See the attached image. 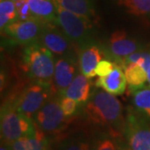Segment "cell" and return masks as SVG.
I'll use <instances>...</instances> for the list:
<instances>
[{
  "instance_id": "obj_1",
  "label": "cell",
  "mask_w": 150,
  "mask_h": 150,
  "mask_svg": "<svg viewBox=\"0 0 150 150\" xmlns=\"http://www.w3.org/2000/svg\"><path fill=\"white\" fill-rule=\"evenodd\" d=\"M82 109L90 123L107 129L115 138L123 135L125 117L122 103L115 95L97 88Z\"/></svg>"
},
{
  "instance_id": "obj_2",
  "label": "cell",
  "mask_w": 150,
  "mask_h": 150,
  "mask_svg": "<svg viewBox=\"0 0 150 150\" xmlns=\"http://www.w3.org/2000/svg\"><path fill=\"white\" fill-rule=\"evenodd\" d=\"M23 69L33 82L53 84L55 57L41 43L25 46L23 52Z\"/></svg>"
},
{
  "instance_id": "obj_3",
  "label": "cell",
  "mask_w": 150,
  "mask_h": 150,
  "mask_svg": "<svg viewBox=\"0 0 150 150\" xmlns=\"http://www.w3.org/2000/svg\"><path fill=\"white\" fill-rule=\"evenodd\" d=\"M56 4V3H55ZM55 24L64 32L67 38L79 48L94 38V22L59 7L57 4Z\"/></svg>"
},
{
  "instance_id": "obj_4",
  "label": "cell",
  "mask_w": 150,
  "mask_h": 150,
  "mask_svg": "<svg viewBox=\"0 0 150 150\" xmlns=\"http://www.w3.org/2000/svg\"><path fill=\"white\" fill-rule=\"evenodd\" d=\"M1 141L11 144L35 130L33 119L18 111L13 102H8L1 108Z\"/></svg>"
},
{
  "instance_id": "obj_5",
  "label": "cell",
  "mask_w": 150,
  "mask_h": 150,
  "mask_svg": "<svg viewBox=\"0 0 150 150\" xmlns=\"http://www.w3.org/2000/svg\"><path fill=\"white\" fill-rule=\"evenodd\" d=\"M56 93L51 83L32 82L13 101L18 111L33 119L35 113Z\"/></svg>"
},
{
  "instance_id": "obj_6",
  "label": "cell",
  "mask_w": 150,
  "mask_h": 150,
  "mask_svg": "<svg viewBox=\"0 0 150 150\" xmlns=\"http://www.w3.org/2000/svg\"><path fill=\"white\" fill-rule=\"evenodd\" d=\"M123 136L132 150H150V122L133 106L126 111Z\"/></svg>"
},
{
  "instance_id": "obj_7",
  "label": "cell",
  "mask_w": 150,
  "mask_h": 150,
  "mask_svg": "<svg viewBox=\"0 0 150 150\" xmlns=\"http://www.w3.org/2000/svg\"><path fill=\"white\" fill-rule=\"evenodd\" d=\"M33 123L45 134H57L67 125V117L60 106V96L55 93L33 118Z\"/></svg>"
},
{
  "instance_id": "obj_8",
  "label": "cell",
  "mask_w": 150,
  "mask_h": 150,
  "mask_svg": "<svg viewBox=\"0 0 150 150\" xmlns=\"http://www.w3.org/2000/svg\"><path fill=\"white\" fill-rule=\"evenodd\" d=\"M38 43L52 52L54 57H60L78 51V48L59 26L53 23H43Z\"/></svg>"
},
{
  "instance_id": "obj_9",
  "label": "cell",
  "mask_w": 150,
  "mask_h": 150,
  "mask_svg": "<svg viewBox=\"0 0 150 150\" xmlns=\"http://www.w3.org/2000/svg\"><path fill=\"white\" fill-rule=\"evenodd\" d=\"M43 23L37 18L18 19L8 24L2 31L13 42L27 46L38 43Z\"/></svg>"
},
{
  "instance_id": "obj_10",
  "label": "cell",
  "mask_w": 150,
  "mask_h": 150,
  "mask_svg": "<svg viewBox=\"0 0 150 150\" xmlns=\"http://www.w3.org/2000/svg\"><path fill=\"white\" fill-rule=\"evenodd\" d=\"M80 72L78 51L55 57L53 86L56 93L61 94Z\"/></svg>"
},
{
  "instance_id": "obj_11",
  "label": "cell",
  "mask_w": 150,
  "mask_h": 150,
  "mask_svg": "<svg viewBox=\"0 0 150 150\" xmlns=\"http://www.w3.org/2000/svg\"><path fill=\"white\" fill-rule=\"evenodd\" d=\"M78 57L80 72L88 79L96 76L97 64L103 59H111L107 47L93 40L78 48Z\"/></svg>"
},
{
  "instance_id": "obj_12",
  "label": "cell",
  "mask_w": 150,
  "mask_h": 150,
  "mask_svg": "<svg viewBox=\"0 0 150 150\" xmlns=\"http://www.w3.org/2000/svg\"><path fill=\"white\" fill-rule=\"evenodd\" d=\"M107 48L112 61L118 64L130 54L144 49L145 45L129 36L123 29H118L110 35Z\"/></svg>"
},
{
  "instance_id": "obj_13",
  "label": "cell",
  "mask_w": 150,
  "mask_h": 150,
  "mask_svg": "<svg viewBox=\"0 0 150 150\" xmlns=\"http://www.w3.org/2000/svg\"><path fill=\"white\" fill-rule=\"evenodd\" d=\"M94 85L111 94L119 96L124 93L128 83L122 67L118 64H115L112 72L106 76L98 77L94 83Z\"/></svg>"
},
{
  "instance_id": "obj_14",
  "label": "cell",
  "mask_w": 150,
  "mask_h": 150,
  "mask_svg": "<svg viewBox=\"0 0 150 150\" xmlns=\"http://www.w3.org/2000/svg\"><path fill=\"white\" fill-rule=\"evenodd\" d=\"M92 93V82L90 79L79 72L75 76L69 87L59 95L69 97L74 99L82 108L88 102Z\"/></svg>"
},
{
  "instance_id": "obj_15",
  "label": "cell",
  "mask_w": 150,
  "mask_h": 150,
  "mask_svg": "<svg viewBox=\"0 0 150 150\" xmlns=\"http://www.w3.org/2000/svg\"><path fill=\"white\" fill-rule=\"evenodd\" d=\"M30 15L44 23H55L57 5L54 0H26Z\"/></svg>"
},
{
  "instance_id": "obj_16",
  "label": "cell",
  "mask_w": 150,
  "mask_h": 150,
  "mask_svg": "<svg viewBox=\"0 0 150 150\" xmlns=\"http://www.w3.org/2000/svg\"><path fill=\"white\" fill-rule=\"evenodd\" d=\"M10 146L13 150H48V141L45 133L36 126L32 134L14 141Z\"/></svg>"
},
{
  "instance_id": "obj_17",
  "label": "cell",
  "mask_w": 150,
  "mask_h": 150,
  "mask_svg": "<svg viewBox=\"0 0 150 150\" xmlns=\"http://www.w3.org/2000/svg\"><path fill=\"white\" fill-rule=\"evenodd\" d=\"M127 79L129 90L134 92L143 88L148 83V71L136 63H124L120 65Z\"/></svg>"
},
{
  "instance_id": "obj_18",
  "label": "cell",
  "mask_w": 150,
  "mask_h": 150,
  "mask_svg": "<svg viewBox=\"0 0 150 150\" xmlns=\"http://www.w3.org/2000/svg\"><path fill=\"white\" fill-rule=\"evenodd\" d=\"M54 2L66 10L86 17L93 22L96 19L93 0H54Z\"/></svg>"
},
{
  "instance_id": "obj_19",
  "label": "cell",
  "mask_w": 150,
  "mask_h": 150,
  "mask_svg": "<svg viewBox=\"0 0 150 150\" xmlns=\"http://www.w3.org/2000/svg\"><path fill=\"white\" fill-rule=\"evenodd\" d=\"M133 107L150 122V87H144L132 93Z\"/></svg>"
},
{
  "instance_id": "obj_20",
  "label": "cell",
  "mask_w": 150,
  "mask_h": 150,
  "mask_svg": "<svg viewBox=\"0 0 150 150\" xmlns=\"http://www.w3.org/2000/svg\"><path fill=\"white\" fill-rule=\"evenodd\" d=\"M19 19L16 3L12 0H0V28L1 32L8 24Z\"/></svg>"
},
{
  "instance_id": "obj_21",
  "label": "cell",
  "mask_w": 150,
  "mask_h": 150,
  "mask_svg": "<svg viewBox=\"0 0 150 150\" xmlns=\"http://www.w3.org/2000/svg\"><path fill=\"white\" fill-rule=\"evenodd\" d=\"M117 2L129 13L150 18V0H117Z\"/></svg>"
},
{
  "instance_id": "obj_22",
  "label": "cell",
  "mask_w": 150,
  "mask_h": 150,
  "mask_svg": "<svg viewBox=\"0 0 150 150\" xmlns=\"http://www.w3.org/2000/svg\"><path fill=\"white\" fill-rule=\"evenodd\" d=\"M91 150H120V144L111 134H103L93 139Z\"/></svg>"
},
{
  "instance_id": "obj_23",
  "label": "cell",
  "mask_w": 150,
  "mask_h": 150,
  "mask_svg": "<svg viewBox=\"0 0 150 150\" xmlns=\"http://www.w3.org/2000/svg\"><path fill=\"white\" fill-rule=\"evenodd\" d=\"M124 63H136L142 66L146 71H149L150 67V49L144 48L137 51L120 60L118 64L121 65Z\"/></svg>"
},
{
  "instance_id": "obj_24",
  "label": "cell",
  "mask_w": 150,
  "mask_h": 150,
  "mask_svg": "<svg viewBox=\"0 0 150 150\" xmlns=\"http://www.w3.org/2000/svg\"><path fill=\"white\" fill-rule=\"evenodd\" d=\"M58 150H91V144L81 138H69L59 143Z\"/></svg>"
},
{
  "instance_id": "obj_25",
  "label": "cell",
  "mask_w": 150,
  "mask_h": 150,
  "mask_svg": "<svg viewBox=\"0 0 150 150\" xmlns=\"http://www.w3.org/2000/svg\"><path fill=\"white\" fill-rule=\"evenodd\" d=\"M60 106L64 112V114L67 118H69L71 116L74 115L78 112L79 108H81L79 103L76 100L63 95L60 96Z\"/></svg>"
},
{
  "instance_id": "obj_26",
  "label": "cell",
  "mask_w": 150,
  "mask_h": 150,
  "mask_svg": "<svg viewBox=\"0 0 150 150\" xmlns=\"http://www.w3.org/2000/svg\"><path fill=\"white\" fill-rule=\"evenodd\" d=\"M115 64L116 63H114L112 59H102L96 66V69H95L96 75H98V77H103V76L109 74L114 69Z\"/></svg>"
},
{
  "instance_id": "obj_27",
  "label": "cell",
  "mask_w": 150,
  "mask_h": 150,
  "mask_svg": "<svg viewBox=\"0 0 150 150\" xmlns=\"http://www.w3.org/2000/svg\"><path fill=\"white\" fill-rule=\"evenodd\" d=\"M0 150H13L11 148L10 144H7L4 141H1V146H0Z\"/></svg>"
},
{
  "instance_id": "obj_28",
  "label": "cell",
  "mask_w": 150,
  "mask_h": 150,
  "mask_svg": "<svg viewBox=\"0 0 150 150\" xmlns=\"http://www.w3.org/2000/svg\"><path fill=\"white\" fill-rule=\"evenodd\" d=\"M120 150H132L128 144H120Z\"/></svg>"
},
{
  "instance_id": "obj_29",
  "label": "cell",
  "mask_w": 150,
  "mask_h": 150,
  "mask_svg": "<svg viewBox=\"0 0 150 150\" xmlns=\"http://www.w3.org/2000/svg\"><path fill=\"white\" fill-rule=\"evenodd\" d=\"M148 84L150 87V67L149 69V71H148Z\"/></svg>"
},
{
  "instance_id": "obj_30",
  "label": "cell",
  "mask_w": 150,
  "mask_h": 150,
  "mask_svg": "<svg viewBox=\"0 0 150 150\" xmlns=\"http://www.w3.org/2000/svg\"><path fill=\"white\" fill-rule=\"evenodd\" d=\"M12 1H13L14 3H18V2H21V1H24V0H12Z\"/></svg>"
}]
</instances>
